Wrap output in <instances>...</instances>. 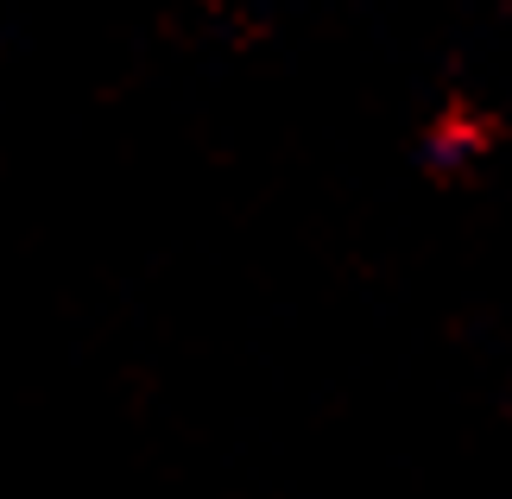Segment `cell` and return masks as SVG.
<instances>
[]
</instances>
